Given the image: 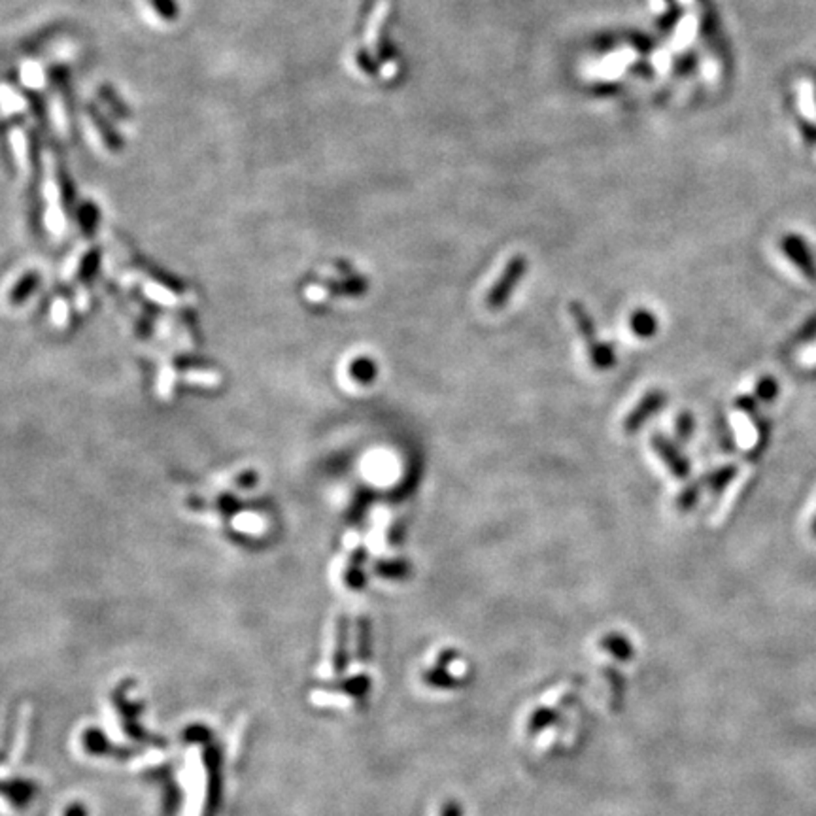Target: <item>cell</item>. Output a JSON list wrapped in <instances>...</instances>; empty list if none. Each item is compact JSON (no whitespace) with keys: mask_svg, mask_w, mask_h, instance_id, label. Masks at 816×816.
<instances>
[{"mask_svg":"<svg viewBox=\"0 0 816 816\" xmlns=\"http://www.w3.org/2000/svg\"><path fill=\"white\" fill-rule=\"evenodd\" d=\"M527 270V260L524 255H512L508 263L505 265L501 276H499L493 285L490 287V292L486 295V307L488 310H501L508 302L510 295L516 290L520 280L524 278Z\"/></svg>","mask_w":816,"mask_h":816,"instance_id":"6da1fadb","label":"cell"},{"mask_svg":"<svg viewBox=\"0 0 816 816\" xmlns=\"http://www.w3.org/2000/svg\"><path fill=\"white\" fill-rule=\"evenodd\" d=\"M665 404H668V393L661 391V389L646 391L644 396L641 397V401L635 404L631 408V412L624 418V423H622L624 433L626 435H633V433L641 431V428L644 426V423L650 418H654Z\"/></svg>","mask_w":816,"mask_h":816,"instance_id":"7a4b0ae2","label":"cell"},{"mask_svg":"<svg viewBox=\"0 0 816 816\" xmlns=\"http://www.w3.org/2000/svg\"><path fill=\"white\" fill-rule=\"evenodd\" d=\"M650 446L658 453V458L665 463V467L669 468V473L680 480H684L690 476V463L688 460L680 453L678 446L661 433H654L650 436Z\"/></svg>","mask_w":816,"mask_h":816,"instance_id":"3957f363","label":"cell"},{"mask_svg":"<svg viewBox=\"0 0 816 816\" xmlns=\"http://www.w3.org/2000/svg\"><path fill=\"white\" fill-rule=\"evenodd\" d=\"M204 764L208 769V796L204 816H216L221 799V756L214 745L204 748Z\"/></svg>","mask_w":816,"mask_h":816,"instance_id":"277c9868","label":"cell"},{"mask_svg":"<svg viewBox=\"0 0 816 816\" xmlns=\"http://www.w3.org/2000/svg\"><path fill=\"white\" fill-rule=\"evenodd\" d=\"M780 250L788 257L790 263L804 275L809 282H816V261L807 248L805 240L799 236H784L780 242Z\"/></svg>","mask_w":816,"mask_h":816,"instance_id":"5b68a950","label":"cell"},{"mask_svg":"<svg viewBox=\"0 0 816 816\" xmlns=\"http://www.w3.org/2000/svg\"><path fill=\"white\" fill-rule=\"evenodd\" d=\"M114 701H116V707L119 710V716H124V730L129 737L136 739V740H144V743H151V745H157V747H164L163 743V739H157L154 735H149L146 733L139 722H136V716H139L140 713V707L139 705H134V703H129L127 698H125V686H121V693H116L114 695Z\"/></svg>","mask_w":816,"mask_h":816,"instance_id":"8992f818","label":"cell"},{"mask_svg":"<svg viewBox=\"0 0 816 816\" xmlns=\"http://www.w3.org/2000/svg\"><path fill=\"white\" fill-rule=\"evenodd\" d=\"M569 314H571V320H572L574 327H577V331H579L580 339L586 344V352L597 348L601 342L597 340L596 322H594V317L589 316V312L586 310V307L582 305V302L580 300H571L569 302Z\"/></svg>","mask_w":816,"mask_h":816,"instance_id":"52a82bcc","label":"cell"},{"mask_svg":"<svg viewBox=\"0 0 816 816\" xmlns=\"http://www.w3.org/2000/svg\"><path fill=\"white\" fill-rule=\"evenodd\" d=\"M36 792V786L27 780H0L3 794L13 807H25Z\"/></svg>","mask_w":816,"mask_h":816,"instance_id":"ba28073f","label":"cell"},{"mask_svg":"<svg viewBox=\"0 0 816 816\" xmlns=\"http://www.w3.org/2000/svg\"><path fill=\"white\" fill-rule=\"evenodd\" d=\"M84 747L87 752L97 754V756H112V754H121V758H129L132 750L129 748H119L114 747L108 739H106L99 730H87L84 733Z\"/></svg>","mask_w":816,"mask_h":816,"instance_id":"9c48e42d","label":"cell"},{"mask_svg":"<svg viewBox=\"0 0 816 816\" xmlns=\"http://www.w3.org/2000/svg\"><path fill=\"white\" fill-rule=\"evenodd\" d=\"M737 473H739V468L735 465H722L701 478L703 488L708 490L713 495H718L737 478Z\"/></svg>","mask_w":816,"mask_h":816,"instance_id":"30bf717a","label":"cell"},{"mask_svg":"<svg viewBox=\"0 0 816 816\" xmlns=\"http://www.w3.org/2000/svg\"><path fill=\"white\" fill-rule=\"evenodd\" d=\"M629 329L635 337L639 339H650L656 335L658 331V317L654 312H650L646 308H639L631 312L629 316Z\"/></svg>","mask_w":816,"mask_h":816,"instance_id":"8fae6325","label":"cell"},{"mask_svg":"<svg viewBox=\"0 0 816 816\" xmlns=\"http://www.w3.org/2000/svg\"><path fill=\"white\" fill-rule=\"evenodd\" d=\"M350 374L359 384H372L376 380L378 367L371 357H356L350 365Z\"/></svg>","mask_w":816,"mask_h":816,"instance_id":"7c38bea8","label":"cell"},{"mask_svg":"<svg viewBox=\"0 0 816 816\" xmlns=\"http://www.w3.org/2000/svg\"><path fill=\"white\" fill-rule=\"evenodd\" d=\"M588 357L597 371H607L616 365V352L609 342H601L594 350H589Z\"/></svg>","mask_w":816,"mask_h":816,"instance_id":"4fadbf2b","label":"cell"},{"mask_svg":"<svg viewBox=\"0 0 816 816\" xmlns=\"http://www.w3.org/2000/svg\"><path fill=\"white\" fill-rule=\"evenodd\" d=\"M701 490H705L701 480L688 484V486H686L683 492H680V493L676 495V499H675V507H676V510H680V512H688V510H692L695 505L700 503Z\"/></svg>","mask_w":816,"mask_h":816,"instance_id":"5bb4252c","label":"cell"},{"mask_svg":"<svg viewBox=\"0 0 816 816\" xmlns=\"http://www.w3.org/2000/svg\"><path fill=\"white\" fill-rule=\"evenodd\" d=\"M779 396V384L773 376H764L756 384V399L762 403H773Z\"/></svg>","mask_w":816,"mask_h":816,"instance_id":"9a60e30c","label":"cell"},{"mask_svg":"<svg viewBox=\"0 0 816 816\" xmlns=\"http://www.w3.org/2000/svg\"><path fill=\"white\" fill-rule=\"evenodd\" d=\"M376 571L380 572L382 577L399 579V577H404V574L411 571V564L403 562V559H393V562H380V564H378Z\"/></svg>","mask_w":816,"mask_h":816,"instance_id":"2e32d148","label":"cell"},{"mask_svg":"<svg viewBox=\"0 0 816 816\" xmlns=\"http://www.w3.org/2000/svg\"><path fill=\"white\" fill-rule=\"evenodd\" d=\"M695 429V420L690 412H680L675 420V433L678 441H690Z\"/></svg>","mask_w":816,"mask_h":816,"instance_id":"e0dca14e","label":"cell"},{"mask_svg":"<svg viewBox=\"0 0 816 816\" xmlns=\"http://www.w3.org/2000/svg\"><path fill=\"white\" fill-rule=\"evenodd\" d=\"M65 816H87V812H85V809H84L80 804H76V805H72V807L67 809Z\"/></svg>","mask_w":816,"mask_h":816,"instance_id":"ac0fdd59","label":"cell"},{"mask_svg":"<svg viewBox=\"0 0 816 816\" xmlns=\"http://www.w3.org/2000/svg\"><path fill=\"white\" fill-rule=\"evenodd\" d=\"M811 535L816 539V516H814L812 522H811Z\"/></svg>","mask_w":816,"mask_h":816,"instance_id":"d6986e66","label":"cell"}]
</instances>
